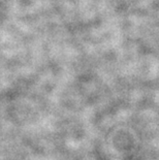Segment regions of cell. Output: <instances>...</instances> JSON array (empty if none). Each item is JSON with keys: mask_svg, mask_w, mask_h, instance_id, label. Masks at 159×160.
Segmentation results:
<instances>
[]
</instances>
